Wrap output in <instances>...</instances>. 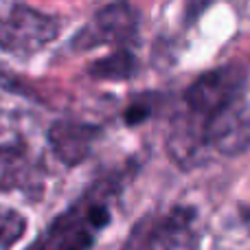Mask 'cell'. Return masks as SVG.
<instances>
[{"label": "cell", "instance_id": "1", "mask_svg": "<svg viewBox=\"0 0 250 250\" xmlns=\"http://www.w3.org/2000/svg\"><path fill=\"white\" fill-rule=\"evenodd\" d=\"M248 83L244 64H226L200 75L182 97V112L176 114L169 132V154L180 167H193L213 127L242 104Z\"/></svg>", "mask_w": 250, "mask_h": 250}, {"label": "cell", "instance_id": "2", "mask_svg": "<svg viewBox=\"0 0 250 250\" xmlns=\"http://www.w3.org/2000/svg\"><path fill=\"white\" fill-rule=\"evenodd\" d=\"M119 178L105 176L92 182L35 237L26 250H92L99 235L112 224V198Z\"/></svg>", "mask_w": 250, "mask_h": 250}, {"label": "cell", "instance_id": "3", "mask_svg": "<svg viewBox=\"0 0 250 250\" xmlns=\"http://www.w3.org/2000/svg\"><path fill=\"white\" fill-rule=\"evenodd\" d=\"M198 211L193 207H171L143 215L129 230L121 250H185L195 242Z\"/></svg>", "mask_w": 250, "mask_h": 250}, {"label": "cell", "instance_id": "4", "mask_svg": "<svg viewBox=\"0 0 250 250\" xmlns=\"http://www.w3.org/2000/svg\"><path fill=\"white\" fill-rule=\"evenodd\" d=\"M60 20L29 4H13L0 16V51L13 57H26L46 48L60 35Z\"/></svg>", "mask_w": 250, "mask_h": 250}, {"label": "cell", "instance_id": "5", "mask_svg": "<svg viewBox=\"0 0 250 250\" xmlns=\"http://www.w3.org/2000/svg\"><path fill=\"white\" fill-rule=\"evenodd\" d=\"M141 16L127 2H112L101 7L88 24H83L70 40V51H92L99 46H121L136 42Z\"/></svg>", "mask_w": 250, "mask_h": 250}, {"label": "cell", "instance_id": "6", "mask_svg": "<svg viewBox=\"0 0 250 250\" xmlns=\"http://www.w3.org/2000/svg\"><path fill=\"white\" fill-rule=\"evenodd\" d=\"M46 167L22 141L0 145V191H18L29 202L42 200Z\"/></svg>", "mask_w": 250, "mask_h": 250}, {"label": "cell", "instance_id": "7", "mask_svg": "<svg viewBox=\"0 0 250 250\" xmlns=\"http://www.w3.org/2000/svg\"><path fill=\"white\" fill-rule=\"evenodd\" d=\"M46 136L53 156L66 167H77L92 154L95 143L101 136V127L82 121H57L48 127Z\"/></svg>", "mask_w": 250, "mask_h": 250}, {"label": "cell", "instance_id": "8", "mask_svg": "<svg viewBox=\"0 0 250 250\" xmlns=\"http://www.w3.org/2000/svg\"><path fill=\"white\" fill-rule=\"evenodd\" d=\"M208 147L222 156H239L250 149V101L237 104L213 127Z\"/></svg>", "mask_w": 250, "mask_h": 250}, {"label": "cell", "instance_id": "9", "mask_svg": "<svg viewBox=\"0 0 250 250\" xmlns=\"http://www.w3.org/2000/svg\"><path fill=\"white\" fill-rule=\"evenodd\" d=\"M138 62L127 48H117L108 57H99L88 66V75L99 82H127L136 75Z\"/></svg>", "mask_w": 250, "mask_h": 250}, {"label": "cell", "instance_id": "10", "mask_svg": "<svg viewBox=\"0 0 250 250\" xmlns=\"http://www.w3.org/2000/svg\"><path fill=\"white\" fill-rule=\"evenodd\" d=\"M26 233V217L11 207L0 204V250H13Z\"/></svg>", "mask_w": 250, "mask_h": 250}, {"label": "cell", "instance_id": "11", "mask_svg": "<svg viewBox=\"0 0 250 250\" xmlns=\"http://www.w3.org/2000/svg\"><path fill=\"white\" fill-rule=\"evenodd\" d=\"M154 110H156L154 95H143V97H138V99H134L132 104L125 108L123 121L127 125H132V127L134 125H141L154 114Z\"/></svg>", "mask_w": 250, "mask_h": 250}, {"label": "cell", "instance_id": "12", "mask_svg": "<svg viewBox=\"0 0 250 250\" xmlns=\"http://www.w3.org/2000/svg\"><path fill=\"white\" fill-rule=\"evenodd\" d=\"M239 220H242V224L250 230V204H242V207H239Z\"/></svg>", "mask_w": 250, "mask_h": 250}]
</instances>
